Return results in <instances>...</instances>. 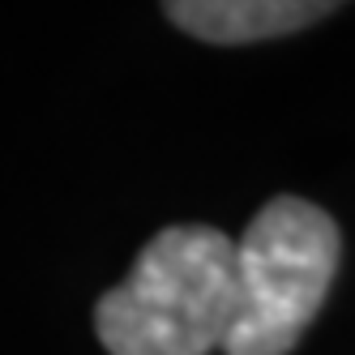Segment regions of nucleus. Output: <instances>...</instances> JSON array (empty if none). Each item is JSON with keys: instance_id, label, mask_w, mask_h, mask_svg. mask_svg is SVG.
Listing matches in <instances>:
<instances>
[{"instance_id": "obj_2", "label": "nucleus", "mask_w": 355, "mask_h": 355, "mask_svg": "<svg viewBox=\"0 0 355 355\" xmlns=\"http://www.w3.org/2000/svg\"><path fill=\"white\" fill-rule=\"evenodd\" d=\"M338 227L304 197H274L236 244V317L227 355H287L338 274Z\"/></svg>"}, {"instance_id": "obj_3", "label": "nucleus", "mask_w": 355, "mask_h": 355, "mask_svg": "<svg viewBox=\"0 0 355 355\" xmlns=\"http://www.w3.org/2000/svg\"><path fill=\"white\" fill-rule=\"evenodd\" d=\"M329 9L325 0H175L167 17L201 43H257L313 26Z\"/></svg>"}, {"instance_id": "obj_1", "label": "nucleus", "mask_w": 355, "mask_h": 355, "mask_svg": "<svg viewBox=\"0 0 355 355\" xmlns=\"http://www.w3.org/2000/svg\"><path fill=\"white\" fill-rule=\"evenodd\" d=\"M236 317V244L214 227L180 223L141 248L129 278L94 309L112 355H210Z\"/></svg>"}]
</instances>
